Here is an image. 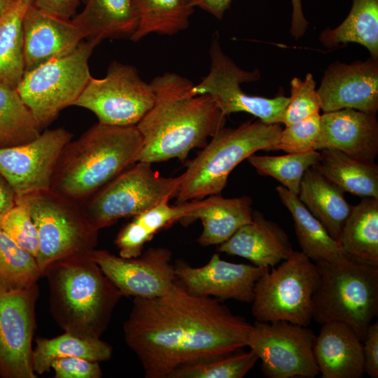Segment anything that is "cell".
Listing matches in <instances>:
<instances>
[{
	"label": "cell",
	"instance_id": "obj_46",
	"mask_svg": "<svg viewBox=\"0 0 378 378\" xmlns=\"http://www.w3.org/2000/svg\"><path fill=\"white\" fill-rule=\"evenodd\" d=\"M16 200L10 186L0 174V218L15 204Z\"/></svg>",
	"mask_w": 378,
	"mask_h": 378
},
{
	"label": "cell",
	"instance_id": "obj_10",
	"mask_svg": "<svg viewBox=\"0 0 378 378\" xmlns=\"http://www.w3.org/2000/svg\"><path fill=\"white\" fill-rule=\"evenodd\" d=\"M151 164L135 162L80 204L97 230L121 218L133 217L164 198L175 197L181 176H162Z\"/></svg>",
	"mask_w": 378,
	"mask_h": 378
},
{
	"label": "cell",
	"instance_id": "obj_32",
	"mask_svg": "<svg viewBox=\"0 0 378 378\" xmlns=\"http://www.w3.org/2000/svg\"><path fill=\"white\" fill-rule=\"evenodd\" d=\"M32 0H15L0 18V85L18 86L24 71L22 21Z\"/></svg>",
	"mask_w": 378,
	"mask_h": 378
},
{
	"label": "cell",
	"instance_id": "obj_43",
	"mask_svg": "<svg viewBox=\"0 0 378 378\" xmlns=\"http://www.w3.org/2000/svg\"><path fill=\"white\" fill-rule=\"evenodd\" d=\"M80 0H32L38 8L50 14L70 19L78 6Z\"/></svg>",
	"mask_w": 378,
	"mask_h": 378
},
{
	"label": "cell",
	"instance_id": "obj_20",
	"mask_svg": "<svg viewBox=\"0 0 378 378\" xmlns=\"http://www.w3.org/2000/svg\"><path fill=\"white\" fill-rule=\"evenodd\" d=\"M338 150L356 159L375 162L378 154L376 113L351 108L324 112L314 150Z\"/></svg>",
	"mask_w": 378,
	"mask_h": 378
},
{
	"label": "cell",
	"instance_id": "obj_5",
	"mask_svg": "<svg viewBox=\"0 0 378 378\" xmlns=\"http://www.w3.org/2000/svg\"><path fill=\"white\" fill-rule=\"evenodd\" d=\"M279 124L248 120L235 128L223 127L186 163L175 195L176 204L220 195L231 172L261 150L270 151L278 142Z\"/></svg>",
	"mask_w": 378,
	"mask_h": 378
},
{
	"label": "cell",
	"instance_id": "obj_16",
	"mask_svg": "<svg viewBox=\"0 0 378 378\" xmlns=\"http://www.w3.org/2000/svg\"><path fill=\"white\" fill-rule=\"evenodd\" d=\"M172 253L164 247L150 248L136 258L94 249L90 258L122 296L152 298L169 292L176 284Z\"/></svg>",
	"mask_w": 378,
	"mask_h": 378
},
{
	"label": "cell",
	"instance_id": "obj_40",
	"mask_svg": "<svg viewBox=\"0 0 378 378\" xmlns=\"http://www.w3.org/2000/svg\"><path fill=\"white\" fill-rule=\"evenodd\" d=\"M320 113L316 112L282 129L278 142L270 150L300 153L314 150L319 132Z\"/></svg>",
	"mask_w": 378,
	"mask_h": 378
},
{
	"label": "cell",
	"instance_id": "obj_37",
	"mask_svg": "<svg viewBox=\"0 0 378 378\" xmlns=\"http://www.w3.org/2000/svg\"><path fill=\"white\" fill-rule=\"evenodd\" d=\"M258 360L257 355L237 351L231 354L193 362L174 370L168 378H242Z\"/></svg>",
	"mask_w": 378,
	"mask_h": 378
},
{
	"label": "cell",
	"instance_id": "obj_21",
	"mask_svg": "<svg viewBox=\"0 0 378 378\" xmlns=\"http://www.w3.org/2000/svg\"><path fill=\"white\" fill-rule=\"evenodd\" d=\"M293 251L283 228L258 211H253L252 220L218 247L219 252L242 257L253 265L268 269L286 260Z\"/></svg>",
	"mask_w": 378,
	"mask_h": 378
},
{
	"label": "cell",
	"instance_id": "obj_1",
	"mask_svg": "<svg viewBox=\"0 0 378 378\" xmlns=\"http://www.w3.org/2000/svg\"><path fill=\"white\" fill-rule=\"evenodd\" d=\"M251 326L216 298L192 295L176 283L163 295L134 298L123 331L144 376L168 378L181 365L246 346Z\"/></svg>",
	"mask_w": 378,
	"mask_h": 378
},
{
	"label": "cell",
	"instance_id": "obj_2",
	"mask_svg": "<svg viewBox=\"0 0 378 378\" xmlns=\"http://www.w3.org/2000/svg\"><path fill=\"white\" fill-rule=\"evenodd\" d=\"M150 83L155 100L136 125L143 139L138 161L184 162L192 149L204 148L225 127L226 116L208 94L194 95L188 78L165 72Z\"/></svg>",
	"mask_w": 378,
	"mask_h": 378
},
{
	"label": "cell",
	"instance_id": "obj_6",
	"mask_svg": "<svg viewBox=\"0 0 378 378\" xmlns=\"http://www.w3.org/2000/svg\"><path fill=\"white\" fill-rule=\"evenodd\" d=\"M315 263L320 280L313 296V320L346 323L363 342L378 314V267L349 259Z\"/></svg>",
	"mask_w": 378,
	"mask_h": 378
},
{
	"label": "cell",
	"instance_id": "obj_33",
	"mask_svg": "<svg viewBox=\"0 0 378 378\" xmlns=\"http://www.w3.org/2000/svg\"><path fill=\"white\" fill-rule=\"evenodd\" d=\"M136 4L139 24L133 42L153 33L172 36L183 31L194 12L187 0H136Z\"/></svg>",
	"mask_w": 378,
	"mask_h": 378
},
{
	"label": "cell",
	"instance_id": "obj_18",
	"mask_svg": "<svg viewBox=\"0 0 378 378\" xmlns=\"http://www.w3.org/2000/svg\"><path fill=\"white\" fill-rule=\"evenodd\" d=\"M324 112L344 108L377 113L378 111V59L350 64L335 61L325 69L316 89Z\"/></svg>",
	"mask_w": 378,
	"mask_h": 378
},
{
	"label": "cell",
	"instance_id": "obj_3",
	"mask_svg": "<svg viewBox=\"0 0 378 378\" xmlns=\"http://www.w3.org/2000/svg\"><path fill=\"white\" fill-rule=\"evenodd\" d=\"M142 145L136 125L97 122L63 148L50 190L81 204L138 162Z\"/></svg>",
	"mask_w": 378,
	"mask_h": 378
},
{
	"label": "cell",
	"instance_id": "obj_15",
	"mask_svg": "<svg viewBox=\"0 0 378 378\" xmlns=\"http://www.w3.org/2000/svg\"><path fill=\"white\" fill-rule=\"evenodd\" d=\"M71 138V132L57 128L27 144L0 148V174L17 199L50 190L57 160Z\"/></svg>",
	"mask_w": 378,
	"mask_h": 378
},
{
	"label": "cell",
	"instance_id": "obj_24",
	"mask_svg": "<svg viewBox=\"0 0 378 378\" xmlns=\"http://www.w3.org/2000/svg\"><path fill=\"white\" fill-rule=\"evenodd\" d=\"M82 11L72 20L85 38H131L137 29L136 0H83Z\"/></svg>",
	"mask_w": 378,
	"mask_h": 378
},
{
	"label": "cell",
	"instance_id": "obj_42",
	"mask_svg": "<svg viewBox=\"0 0 378 378\" xmlns=\"http://www.w3.org/2000/svg\"><path fill=\"white\" fill-rule=\"evenodd\" d=\"M363 342L364 371L370 377H378V323H371Z\"/></svg>",
	"mask_w": 378,
	"mask_h": 378
},
{
	"label": "cell",
	"instance_id": "obj_29",
	"mask_svg": "<svg viewBox=\"0 0 378 378\" xmlns=\"http://www.w3.org/2000/svg\"><path fill=\"white\" fill-rule=\"evenodd\" d=\"M313 168L344 192L378 199V165L351 157L338 150L324 148Z\"/></svg>",
	"mask_w": 378,
	"mask_h": 378
},
{
	"label": "cell",
	"instance_id": "obj_34",
	"mask_svg": "<svg viewBox=\"0 0 378 378\" xmlns=\"http://www.w3.org/2000/svg\"><path fill=\"white\" fill-rule=\"evenodd\" d=\"M41 129L16 88L0 85V148L30 142Z\"/></svg>",
	"mask_w": 378,
	"mask_h": 378
},
{
	"label": "cell",
	"instance_id": "obj_26",
	"mask_svg": "<svg viewBox=\"0 0 378 378\" xmlns=\"http://www.w3.org/2000/svg\"><path fill=\"white\" fill-rule=\"evenodd\" d=\"M276 191L292 216L300 251L314 262H337L348 259L337 241L330 235L297 195L282 186H277Z\"/></svg>",
	"mask_w": 378,
	"mask_h": 378
},
{
	"label": "cell",
	"instance_id": "obj_12",
	"mask_svg": "<svg viewBox=\"0 0 378 378\" xmlns=\"http://www.w3.org/2000/svg\"><path fill=\"white\" fill-rule=\"evenodd\" d=\"M155 95L132 65L117 61L102 78L92 77L74 106L92 111L99 123L136 125L153 106Z\"/></svg>",
	"mask_w": 378,
	"mask_h": 378
},
{
	"label": "cell",
	"instance_id": "obj_9",
	"mask_svg": "<svg viewBox=\"0 0 378 378\" xmlns=\"http://www.w3.org/2000/svg\"><path fill=\"white\" fill-rule=\"evenodd\" d=\"M101 41L83 40L69 53L24 72L16 90L42 128L74 106L92 78L89 58Z\"/></svg>",
	"mask_w": 378,
	"mask_h": 378
},
{
	"label": "cell",
	"instance_id": "obj_35",
	"mask_svg": "<svg viewBox=\"0 0 378 378\" xmlns=\"http://www.w3.org/2000/svg\"><path fill=\"white\" fill-rule=\"evenodd\" d=\"M41 276L36 257L0 230V288L24 290L36 284Z\"/></svg>",
	"mask_w": 378,
	"mask_h": 378
},
{
	"label": "cell",
	"instance_id": "obj_8",
	"mask_svg": "<svg viewBox=\"0 0 378 378\" xmlns=\"http://www.w3.org/2000/svg\"><path fill=\"white\" fill-rule=\"evenodd\" d=\"M320 280L316 264L293 251L276 268L267 269L256 281L251 312L257 321H288L308 326L314 294Z\"/></svg>",
	"mask_w": 378,
	"mask_h": 378
},
{
	"label": "cell",
	"instance_id": "obj_19",
	"mask_svg": "<svg viewBox=\"0 0 378 378\" xmlns=\"http://www.w3.org/2000/svg\"><path fill=\"white\" fill-rule=\"evenodd\" d=\"M22 34L25 71L69 53L85 38L72 19L45 12L32 2L23 18Z\"/></svg>",
	"mask_w": 378,
	"mask_h": 378
},
{
	"label": "cell",
	"instance_id": "obj_45",
	"mask_svg": "<svg viewBox=\"0 0 378 378\" xmlns=\"http://www.w3.org/2000/svg\"><path fill=\"white\" fill-rule=\"evenodd\" d=\"M232 0H191L190 4L208 12L216 18L221 20L230 8Z\"/></svg>",
	"mask_w": 378,
	"mask_h": 378
},
{
	"label": "cell",
	"instance_id": "obj_4",
	"mask_svg": "<svg viewBox=\"0 0 378 378\" xmlns=\"http://www.w3.org/2000/svg\"><path fill=\"white\" fill-rule=\"evenodd\" d=\"M43 276L57 325L64 332L83 337H100L123 296L90 254L57 261Z\"/></svg>",
	"mask_w": 378,
	"mask_h": 378
},
{
	"label": "cell",
	"instance_id": "obj_17",
	"mask_svg": "<svg viewBox=\"0 0 378 378\" xmlns=\"http://www.w3.org/2000/svg\"><path fill=\"white\" fill-rule=\"evenodd\" d=\"M174 265L176 281L189 294L250 303L254 286L268 268L222 260L214 253L204 266L192 267L183 260Z\"/></svg>",
	"mask_w": 378,
	"mask_h": 378
},
{
	"label": "cell",
	"instance_id": "obj_11",
	"mask_svg": "<svg viewBox=\"0 0 378 378\" xmlns=\"http://www.w3.org/2000/svg\"><path fill=\"white\" fill-rule=\"evenodd\" d=\"M210 69L208 74L191 92L194 95L208 94L223 115L245 112L267 124L282 122L289 97L278 96L267 98L249 95L241 90V84L258 81L260 70H244L223 50L218 31L213 35L209 50Z\"/></svg>",
	"mask_w": 378,
	"mask_h": 378
},
{
	"label": "cell",
	"instance_id": "obj_14",
	"mask_svg": "<svg viewBox=\"0 0 378 378\" xmlns=\"http://www.w3.org/2000/svg\"><path fill=\"white\" fill-rule=\"evenodd\" d=\"M37 284L20 290L0 288V376L36 378L32 337L36 323Z\"/></svg>",
	"mask_w": 378,
	"mask_h": 378
},
{
	"label": "cell",
	"instance_id": "obj_28",
	"mask_svg": "<svg viewBox=\"0 0 378 378\" xmlns=\"http://www.w3.org/2000/svg\"><path fill=\"white\" fill-rule=\"evenodd\" d=\"M337 241L348 259L378 267V199L353 206Z\"/></svg>",
	"mask_w": 378,
	"mask_h": 378
},
{
	"label": "cell",
	"instance_id": "obj_36",
	"mask_svg": "<svg viewBox=\"0 0 378 378\" xmlns=\"http://www.w3.org/2000/svg\"><path fill=\"white\" fill-rule=\"evenodd\" d=\"M319 159V150H312L279 156L252 154L246 160L258 174L275 178L289 192L298 196L304 173L316 164Z\"/></svg>",
	"mask_w": 378,
	"mask_h": 378
},
{
	"label": "cell",
	"instance_id": "obj_25",
	"mask_svg": "<svg viewBox=\"0 0 378 378\" xmlns=\"http://www.w3.org/2000/svg\"><path fill=\"white\" fill-rule=\"evenodd\" d=\"M344 194L340 187L310 167L303 176L298 195L308 211L335 240L353 208Z\"/></svg>",
	"mask_w": 378,
	"mask_h": 378
},
{
	"label": "cell",
	"instance_id": "obj_23",
	"mask_svg": "<svg viewBox=\"0 0 378 378\" xmlns=\"http://www.w3.org/2000/svg\"><path fill=\"white\" fill-rule=\"evenodd\" d=\"M195 205L181 223L189 224L197 219L203 225L197 242L202 246L219 245L253 218V200L247 195L225 198L220 195L194 200Z\"/></svg>",
	"mask_w": 378,
	"mask_h": 378
},
{
	"label": "cell",
	"instance_id": "obj_31",
	"mask_svg": "<svg viewBox=\"0 0 378 378\" xmlns=\"http://www.w3.org/2000/svg\"><path fill=\"white\" fill-rule=\"evenodd\" d=\"M113 349L99 338L83 337L64 332L53 338H38L32 351V365L36 374L49 372L58 358L79 357L94 361L108 360Z\"/></svg>",
	"mask_w": 378,
	"mask_h": 378
},
{
	"label": "cell",
	"instance_id": "obj_41",
	"mask_svg": "<svg viewBox=\"0 0 378 378\" xmlns=\"http://www.w3.org/2000/svg\"><path fill=\"white\" fill-rule=\"evenodd\" d=\"M99 362L79 357H66L54 360L51 369L56 378H100Z\"/></svg>",
	"mask_w": 378,
	"mask_h": 378
},
{
	"label": "cell",
	"instance_id": "obj_38",
	"mask_svg": "<svg viewBox=\"0 0 378 378\" xmlns=\"http://www.w3.org/2000/svg\"><path fill=\"white\" fill-rule=\"evenodd\" d=\"M0 230L35 257L38 248V231L27 205L20 200L0 218Z\"/></svg>",
	"mask_w": 378,
	"mask_h": 378
},
{
	"label": "cell",
	"instance_id": "obj_39",
	"mask_svg": "<svg viewBox=\"0 0 378 378\" xmlns=\"http://www.w3.org/2000/svg\"><path fill=\"white\" fill-rule=\"evenodd\" d=\"M321 103L312 74L304 80L295 77L290 81V97L284 111L282 122L286 126L300 121L319 112Z\"/></svg>",
	"mask_w": 378,
	"mask_h": 378
},
{
	"label": "cell",
	"instance_id": "obj_22",
	"mask_svg": "<svg viewBox=\"0 0 378 378\" xmlns=\"http://www.w3.org/2000/svg\"><path fill=\"white\" fill-rule=\"evenodd\" d=\"M314 354L322 378H361L364 373L363 342L346 323L321 324Z\"/></svg>",
	"mask_w": 378,
	"mask_h": 378
},
{
	"label": "cell",
	"instance_id": "obj_7",
	"mask_svg": "<svg viewBox=\"0 0 378 378\" xmlns=\"http://www.w3.org/2000/svg\"><path fill=\"white\" fill-rule=\"evenodd\" d=\"M28 206L38 231L36 259L43 276L51 264L89 255L98 242L99 230L81 205L51 190L18 198Z\"/></svg>",
	"mask_w": 378,
	"mask_h": 378
},
{
	"label": "cell",
	"instance_id": "obj_47",
	"mask_svg": "<svg viewBox=\"0 0 378 378\" xmlns=\"http://www.w3.org/2000/svg\"><path fill=\"white\" fill-rule=\"evenodd\" d=\"M15 0H0V18L8 10Z\"/></svg>",
	"mask_w": 378,
	"mask_h": 378
},
{
	"label": "cell",
	"instance_id": "obj_30",
	"mask_svg": "<svg viewBox=\"0 0 378 378\" xmlns=\"http://www.w3.org/2000/svg\"><path fill=\"white\" fill-rule=\"evenodd\" d=\"M347 17L334 29L319 34L324 47L332 49L340 44L355 43L364 46L370 57L378 59V0H351Z\"/></svg>",
	"mask_w": 378,
	"mask_h": 378
},
{
	"label": "cell",
	"instance_id": "obj_13",
	"mask_svg": "<svg viewBox=\"0 0 378 378\" xmlns=\"http://www.w3.org/2000/svg\"><path fill=\"white\" fill-rule=\"evenodd\" d=\"M315 337L308 326L256 321L246 346L261 360V371L268 378H314L319 374L313 350Z\"/></svg>",
	"mask_w": 378,
	"mask_h": 378
},
{
	"label": "cell",
	"instance_id": "obj_48",
	"mask_svg": "<svg viewBox=\"0 0 378 378\" xmlns=\"http://www.w3.org/2000/svg\"><path fill=\"white\" fill-rule=\"evenodd\" d=\"M187 1L190 3V1L191 0H187Z\"/></svg>",
	"mask_w": 378,
	"mask_h": 378
},
{
	"label": "cell",
	"instance_id": "obj_44",
	"mask_svg": "<svg viewBox=\"0 0 378 378\" xmlns=\"http://www.w3.org/2000/svg\"><path fill=\"white\" fill-rule=\"evenodd\" d=\"M292 15L290 34L295 39L301 38L307 31L308 22L307 21L302 6L301 0H291Z\"/></svg>",
	"mask_w": 378,
	"mask_h": 378
},
{
	"label": "cell",
	"instance_id": "obj_27",
	"mask_svg": "<svg viewBox=\"0 0 378 378\" xmlns=\"http://www.w3.org/2000/svg\"><path fill=\"white\" fill-rule=\"evenodd\" d=\"M169 198H164L157 205L133 216L118 232L115 244L119 255L124 258H136L142 252L144 245L162 229L181 221L194 207V200L169 204Z\"/></svg>",
	"mask_w": 378,
	"mask_h": 378
}]
</instances>
